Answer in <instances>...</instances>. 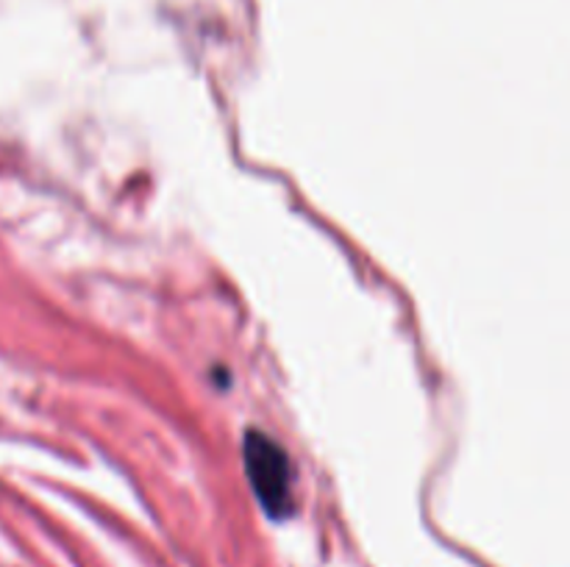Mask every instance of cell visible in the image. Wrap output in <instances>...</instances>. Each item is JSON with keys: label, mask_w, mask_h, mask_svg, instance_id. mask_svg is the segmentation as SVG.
<instances>
[{"label": "cell", "mask_w": 570, "mask_h": 567, "mask_svg": "<svg viewBox=\"0 0 570 567\" xmlns=\"http://www.w3.org/2000/svg\"><path fill=\"white\" fill-rule=\"evenodd\" d=\"M245 470L250 487L273 517H284L293 509V470L289 459L267 434L248 431L245 437Z\"/></svg>", "instance_id": "1"}]
</instances>
